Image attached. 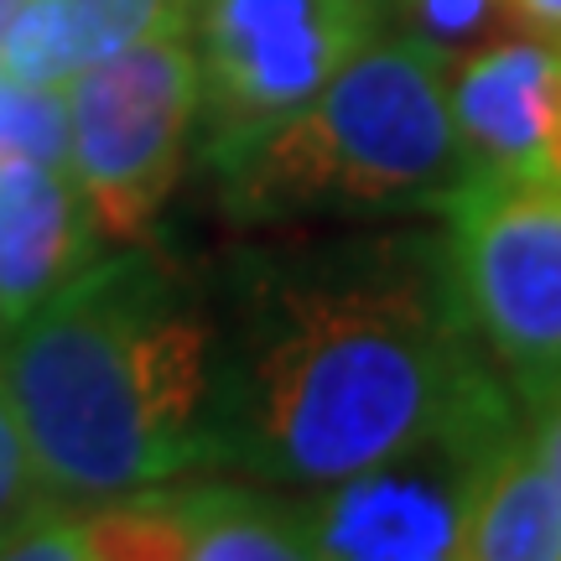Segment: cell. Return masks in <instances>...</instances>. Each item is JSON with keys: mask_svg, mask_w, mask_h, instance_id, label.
<instances>
[{"mask_svg": "<svg viewBox=\"0 0 561 561\" xmlns=\"http://www.w3.org/2000/svg\"><path fill=\"white\" fill-rule=\"evenodd\" d=\"M530 411H536V421H530V447L541 453V462L557 473L561 483V385L551 390V396H541V401H530Z\"/></svg>", "mask_w": 561, "mask_h": 561, "instance_id": "16", "label": "cell"}, {"mask_svg": "<svg viewBox=\"0 0 561 561\" xmlns=\"http://www.w3.org/2000/svg\"><path fill=\"white\" fill-rule=\"evenodd\" d=\"M541 172H551V178L561 182V89H557V110H551V136H546V161Z\"/></svg>", "mask_w": 561, "mask_h": 561, "instance_id": "18", "label": "cell"}, {"mask_svg": "<svg viewBox=\"0 0 561 561\" xmlns=\"http://www.w3.org/2000/svg\"><path fill=\"white\" fill-rule=\"evenodd\" d=\"M557 89L561 47L530 32L447 62V110L468 172H541Z\"/></svg>", "mask_w": 561, "mask_h": 561, "instance_id": "8", "label": "cell"}, {"mask_svg": "<svg viewBox=\"0 0 561 561\" xmlns=\"http://www.w3.org/2000/svg\"><path fill=\"white\" fill-rule=\"evenodd\" d=\"M208 167L318 100L385 32V0H193Z\"/></svg>", "mask_w": 561, "mask_h": 561, "instance_id": "6", "label": "cell"}, {"mask_svg": "<svg viewBox=\"0 0 561 561\" xmlns=\"http://www.w3.org/2000/svg\"><path fill=\"white\" fill-rule=\"evenodd\" d=\"M396 5L405 16V32L432 42L447 58L494 42L500 26H515L510 11H504V0H396Z\"/></svg>", "mask_w": 561, "mask_h": 561, "instance_id": "14", "label": "cell"}, {"mask_svg": "<svg viewBox=\"0 0 561 561\" xmlns=\"http://www.w3.org/2000/svg\"><path fill=\"white\" fill-rule=\"evenodd\" d=\"M68 172L100 234L140 244L187 167L198 121V53L182 37L136 42L62 89Z\"/></svg>", "mask_w": 561, "mask_h": 561, "instance_id": "5", "label": "cell"}, {"mask_svg": "<svg viewBox=\"0 0 561 561\" xmlns=\"http://www.w3.org/2000/svg\"><path fill=\"white\" fill-rule=\"evenodd\" d=\"M447 62L411 32L375 37L318 100L214 161L224 214L244 229H286L442 208L468 178Z\"/></svg>", "mask_w": 561, "mask_h": 561, "instance_id": "3", "label": "cell"}, {"mask_svg": "<svg viewBox=\"0 0 561 561\" xmlns=\"http://www.w3.org/2000/svg\"><path fill=\"white\" fill-rule=\"evenodd\" d=\"M42 504H53V500H47L37 468H32V453H26V437H21L11 405L0 396V551H5V541L37 515Z\"/></svg>", "mask_w": 561, "mask_h": 561, "instance_id": "15", "label": "cell"}, {"mask_svg": "<svg viewBox=\"0 0 561 561\" xmlns=\"http://www.w3.org/2000/svg\"><path fill=\"white\" fill-rule=\"evenodd\" d=\"M462 557L561 561V483L520 426L483 462L462 520Z\"/></svg>", "mask_w": 561, "mask_h": 561, "instance_id": "11", "label": "cell"}, {"mask_svg": "<svg viewBox=\"0 0 561 561\" xmlns=\"http://www.w3.org/2000/svg\"><path fill=\"white\" fill-rule=\"evenodd\" d=\"M447 276L483 354L525 405L561 385V182L551 172H468L442 198Z\"/></svg>", "mask_w": 561, "mask_h": 561, "instance_id": "4", "label": "cell"}, {"mask_svg": "<svg viewBox=\"0 0 561 561\" xmlns=\"http://www.w3.org/2000/svg\"><path fill=\"white\" fill-rule=\"evenodd\" d=\"M178 561H301L312 557L301 504L240 483H161Z\"/></svg>", "mask_w": 561, "mask_h": 561, "instance_id": "12", "label": "cell"}, {"mask_svg": "<svg viewBox=\"0 0 561 561\" xmlns=\"http://www.w3.org/2000/svg\"><path fill=\"white\" fill-rule=\"evenodd\" d=\"M94 208L68 161H0V333L94 261Z\"/></svg>", "mask_w": 561, "mask_h": 561, "instance_id": "9", "label": "cell"}, {"mask_svg": "<svg viewBox=\"0 0 561 561\" xmlns=\"http://www.w3.org/2000/svg\"><path fill=\"white\" fill-rule=\"evenodd\" d=\"M515 432V411L458 421L390 458L307 489L301 525L322 561H442L462 557V520L489 453Z\"/></svg>", "mask_w": 561, "mask_h": 561, "instance_id": "7", "label": "cell"}, {"mask_svg": "<svg viewBox=\"0 0 561 561\" xmlns=\"http://www.w3.org/2000/svg\"><path fill=\"white\" fill-rule=\"evenodd\" d=\"M510 396L462 318L442 240L369 234L250 255L219 339V468L322 489Z\"/></svg>", "mask_w": 561, "mask_h": 561, "instance_id": "1", "label": "cell"}, {"mask_svg": "<svg viewBox=\"0 0 561 561\" xmlns=\"http://www.w3.org/2000/svg\"><path fill=\"white\" fill-rule=\"evenodd\" d=\"M224 328L146 250L89 261L0 339V396L53 504H110L219 468Z\"/></svg>", "mask_w": 561, "mask_h": 561, "instance_id": "2", "label": "cell"}, {"mask_svg": "<svg viewBox=\"0 0 561 561\" xmlns=\"http://www.w3.org/2000/svg\"><path fill=\"white\" fill-rule=\"evenodd\" d=\"M504 11H510V21L520 32L561 47V0H504Z\"/></svg>", "mask_w": 561, "mask_h": 561, "instance_id": "17", "label": "cell"}, {"mask_svg": "<svg viewBox=\"0 0 561 561\" xmlns=\"http://www.w3.org/2000/svg\"><path fill=\"white\" fill-rule=\"evenodd\" d=\"M187 26L193 0H21L0 26V79L68 89L94 62Z\"/></svg>", "mask_w": 561, "mask_h": 561, "instance_id": "10", "label": "cell"}, {"mask_svg": "<svg viewBox=\"0 0 561 561\" xmlns=\"http://www.w3.org/2000/svg\"><path fill=\"white\" fill-rule=\"evenodd\" d=\"M5 157L68 161L62 89H26V83L0 79V161Z\"/></svg>", "mask_w": 561, "mask_h": 561, "instance_id": "13", "label": "cell"}]
</instances>
